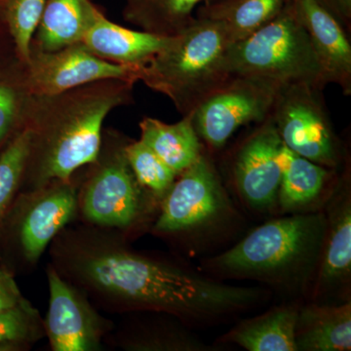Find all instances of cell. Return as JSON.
<instances>
[{"label": "cell", "instance_id": "obj_30", "mask_svg": "<svg viewBox=\"0 0 351 351\" xmlns=\"http://www.w3.org/2000/svg\"><path fill=\"white\" fill-rule=\"evenodd\" d=\"M23 299L12 274L8 270L0 269V313L15 306Z\"/></svg>", "mask_w": 351, "mask_h": 351}, {"label": "cell", "instance_id": "obj_3", "mask_svg": "<svg viewBox=\"0 0 351 351\" xmlns=\"http://www.w3.org/2000/svg\"><path fill=\"white\" fill-rule=\"evenodd\" d=\"M326 225L323 212H301L270 219L232 248L210 258L208 269L221 278L250 279L302 292L313 288Z\"/></svg>", "mask_w": 351, "mask_h": 351}, {"label": "cell", "instance_id": "obj_26", "mask_svg": "<svg viewBox=\"0 0 351 351\" xmlns=\"http://www.w3.org/2000/svg\"><path fill=\"white\" fill-rule=\"evenodd\" d=\"M31 147V133L21 129L0 151V223L22 189Z\"/></svg>", "mask_w": 351, "mask_h": 351}, {"label": "cell", "instance_id": "obj_20", "mask_svg": "<svg viewBox=\"0 0 351 351\" xmlns=\"http://www.w3.org/2000/svg\"><path fill=\"white\" fill-rule=\"evenodd\" d=\"M300 306L295 302L284 304L240 321L218 343L249 351H297L295 330Z\"/></svg>", "mask_w": 351, "mask_h": 351}, {"label": "cell", "instance_id": "obj_18", "mask_svg": "<svg viewBox=\"0 0 351 351\" xmlns=\"http://www.w3.org/2000/svg\"><path fill=\"white\" fill-rule=\"evenodd\" d=\"M103 12L92 0H46L31 47L52 52L80 43Z\"/></svg>", "mask_w": 351, "mask_h": 351}, {"label": "cell", "instance_id": "obj_11", "mask_svg": "<svg viewBox=\"0 0 351 351\" xmlns=\"http://www.w3.org/2000/svg\"><path fill=\"white\" fill-rule=\"evenodd\" d=\"M13 214V235L21 257L34 265L78 213V186L73 178L21 193Z\"/></svg>", "mask_w": 351, "mask_h": 351}, {"label": "cell", "instance_id": "obj_21", "mask_svg": "<svg viewBox=\"0 0 351 351\" xmlns=\"http://www.w3.org/2000/svg\"><path fill=\"white\" fill-rule=\"evenodd\" d=\"M128 322L117 335V343L129 351H216L188 329L189 325L168 314Z\"/></svg>", "mask_w": 351, "mask_h": 351}, {"label": "cell", "instance_id": "obj_19", "mask_svg": "<svg viewBox=\"0 0 351 351\" xmlns=\"http://www.w3.org/2000/svg\"><path fill=\"white\" fill-rule=\"evenodd\" d=\"M280 161L281 181L277 209L282 214L308 211V208L334 184L339 172L298 156L284 145Z\"/></svg>", "mask_w": 351, "mask_h": 351}, {"label": "cell", "instance_id": "obj_4", "mask_svg": "<svg viewBox=\"0 0 351 351\" xmlns=\"http://www.w3.org/2000/svg\"><path fill=\"white\" fill-rule=\"evenodd\" d=\"M230 45L221 24L195 16L140 69L138 82L170 99L182 117L193 114L232 75L226 61Z\"/></svg>", "mask_w": 351, "mask_h": 351}, {"label": "cell", "instance_id": "obj_15", "mask_svg": "<svg viewBox=\"0 0 351 351\" xmlns=\"http://www.w3.org/2000/svg\"><path fill=\"white\" fill-rule=\"evenodd\" d=\"M295 3L325 83L338 85L346 96H350V34L331 13L314 0H295Z\"/></svg>", "mask_w": 351, "mask_h": 351}, {"label": "cell", "instance_id": "obj_28", "mask_svg": "<svg viewBox=\"0 0 351 351\" xmlns=\"http://www.w3.org/2000/svg\"><path fill=\"white\" fill-rule=\"evenodd\" d=\"M125 154L138 184L160 203L178 175L140 138L128 141Z\"/></svg>", "mask_w": 351, "mask_h": 351}, {"label": "cell", "instance_id": "obj_32", "mask_svg": "<svg viewBox=\"0 0 351 351\" xmlns=\"http://www.w3.org/2000/svg\"><path fill=\"white\" fill-rule=\"evenodd\" d=\"M8 36V32H7L5 27H3V25H0V36ZM10 38V36H9ZM1 43V41H0ZM15 57V55H8V56H6V55L4 54H0V64H2L3 63H5V62L8 61V60H10L11 58Z\"/></svg>", "mask_w": 351, "mask_h": 351}, {"label": "cell", "instance_id": "obj_22", "mask_svg": "<svg viewBox=\"0 0 351 351\" xmlns=\"http://www.w3.org/2000/svg\"><path fill=\"white\" fill-rule=\"evenodd\" d=\"M140 140L180 175L197 162L206 149L193 126V114L169 124L145 117L141 120Z\"/></svg>", "mask_w": 351, "mask_h": 351}, {"label": "cell", "instance_id": "obj_8", "mask_svg": "<svg viewBox=\"0 0 351 351\" xmlns=\"http://www.w3.org/2000/svg\"><path fill=\"white\" fill-rule=\"evenodd\" d=\"M270 117L283 145L298 156L332 170L348 162L321 88L308 83L281 85Z\"/></svg>", "mask_w": 351, "mask_h": 351}, {"label": "cell", "instance_id": "obj_24", "mask_svg": "<svg viewBox=\"0 0 351 351\" xmlns=\"http://www.w3.org/2000/svg\"><path fill=\"white\" fill-rule=\"evenodd\" d=\"M122 16L140 31L175 36L195 20V11L207 0H122Z\"/></svg>", "mask_w": 351, "mask_h": 351}, {"label": "cell", "instance_id": "obj_1", "mask_svg": "<svg viewBox=\"0 0 351 351\" xmlns=\"http://www.w3.org/2000/svg\"><path fill=\"white\" fill-rule=\"evenodd\" d=\"M51 245L50 265L110 311L168 314L189 326L216 324L269 297L265 289L230 285L134 250L103 228H66Z\"/></svg>", "mask_w": 351, "mask_h": 351}, {"label": "cell", "instance_id": "obj_13", "mask_svg": "<svg viewBox=\"0 0 351 351\" xmlns=\"http://www.w3.org/2000/svg\"><path fill=\"white\" fill-rule=\"evenodd\" d=\"M49 306L44 322L54 351H97L112 331V322L101 316L88 295L48 265Z\"/></svg>", "mask_w": 351, "mask_h": 351}, {"label": "cell", "instance_id": "obj_10", "mask_svg": "<svg viewBox=\"0 0 351 351\" xmlns=\"http://www.w3.org/2000/svg\"><path fill=\"white\" fill-rule=\"evenodd\" d=\"M283 143L271 117L254 124L228 159V177L250 209L269 213L277 209Z\"/></svg>", "mask_w": 351, "mask_h": 351}, {"label": "cell", "instance_id": "obj_12", "mask_svg": "<svg viewBox=\"0 0 351 351\" xmlns=\"http://www.w3.org/2000/svg\"><path fill=\"white\" fill-rule=\"evenodd\" d=\"M24 64V80L29 95H55L99 80L138 82L140 69L108 63L95 56L82 43L45 52L31 47Z\"/></svg>", "mask_w": 351, "mask_h": 351}, {"label": "cell", "instance_id": "obj_16", "mask_svg": "<svg viewBox=\"0 0 351 351\" xmlns=\"http://www.w3.org/2000/svg\"><path fill=\"white\" fill-rule=\"evenodd\" d=\"M171 38L122 27L108 20L103 12L80 43L108 63L142 68L169 43Z\"/></svg>", "mask_w": 351, "mask_h": 351}, {"label": "cell", "instance_id": "obj_9", "mask_svg": "<svg viewBox=\"0 0 351 351\" xmlns=\"http://www.w3.org/2000/svg\"><path fill=\"white\" fill-rule=\"evenodd\" d=\"M281 85L261 76L230 75L193 113V126L208 154L223 149L241 127L267 119Z\"/></svg>", "mask_w": 351, "mask_h": 351}, {"label": "cell", "instance_id": "obj_17", "mask_svg": "<svg viewBox=\"0 0 351 351\" xmlns=\"http://www.w3.org/2000/svg\"><path fill=\"white\" fill-rule=\"evenodd\" d=\"M297 351H350L351 302H311L300 306L295 330Z\"/></svg>", "mask_w": 351, "mask_h": 351}, {"label": "cell", "instance_id": "obj_14", "mask_svg": "<svg viewBox=\"0 0 351 351\" xmlns=\"http://www.w3.org/2000/svg\"><path fill=\"white\" fill-rule=\"evenodd\" d=\"M326 205V233L319 267L311 293L313 301L341 295L350 287L351 189L348 162L339 170Z\"/></svg>", "mask_w": 351, "mask_h": 351}, {"label": "cell", "instance_id": "obj_6", "mask_svg": "<svg viewBox=\"0 0 351 351\" xmlns=\"http://www.w3.org/2000/svg\"><path fill=\"white\" fill-rule=\"evenodd\" d=\"M230 75H255L280 84L327 86L295 0L269 23L226 51Z\"/></svg>", "mask_w": 351, "mask_h": 351}, {"label": "cell", "instance_id": "obj_23", "mask_svg": "<svg viewBox=\"0 0 351 351\" xmlns=\"http://www.w3.org/2000/svg\"><path fill=\"white\" fill-rule=\"evenodd\" d=\"M291 1L293 0H221L201 4L195 16L221 24L232 44L274 20Z\"/></svg>", "mask_w": 351, "mask_h": 351}, {"label": "cell", "instance_id": "obj_5", "mask_svg": "<svg viewBox=\"0 0 351 351\" xmlns=\"http://www.w3.org/2000/svg\"><path fill=\"white\" fill-rule=\"evenodd\" d=\"M128 137L104 130L100 152L78 189V213L90 226L122 233L136 230L156 200L138 184L125 154ZM157 201V200H156Z\"/></svg>", "mask_w": 351, "mask_h": 351}, {"label": "cell", "instance_id": "obj_7", "mask_svg": "<svg viewBox=\"0 0 351 351\" xmlns=\"http://www.w3.org/2000/svg\"><path fill=\"white\" fill-rule=\"evenodd\" d=\"M152 232L161 237L201 239L221 232L237 218L211 154L178 175L159 203Z\"/></svg>", "mask_w": 351, "mask_h": 351}, {"label": "cell", "instance_id": "obj_33", "mask_svg": "<svg viewBox=\"0 0 351 351\" xmlns=\"http://www.w3.org/2000/svg\"><path fill=\"white\" fill-rule=\"evenodd\" d=\"M221 1V0H207L205 3H213V2Z\"/></svg>", "mask_w": 351, "mask_h": 351}, {"label": "cell", "instance_id": "obj_25", "mask_svg": "<svg viewBox=\"0 0 351 351\" xmlns=\"http://www.w3.org/2000/svg\"><path fill=\"white\" fill-rule=\"evenodd\" d=\"M29 96L23 62L15 56L0 64V151L23 128Z\"/></svg>", "mask_w": 351, "mask_h": 351}, {"label": "cell", "instance_id": "obj_29", "mask_svg": "<svg viewBox=\"0 0 351 351\" xmlns=\"http://www.w3.org/2000/svg\"><path fill=\"white\" fill-rule=\"evenodd\" d=\"M45 336L40 314L25 298L15 306L0 313V348L25 350Z\"/></svg>", "mask_w": 351, "mask_h": 351}, {"label": "cell", "instance_id": "obj_2", "mask_svg": "<svg viewBox=\"0 0 351 351\" xmlns=\"http://www.w3.org/2000/svg\"><path fill=\"white\" fill-rule=\"evenodd\" d=\"M134 85L110 78L59 94L31 95L23 125L31 133L24 191L71 179L76 171L93 163L105 119L115 108L133 103Z\"/></svg>", "mask_w": 351, "mask_h": 351}, {"label": "cell", "instance_id": "obj_27", "mask_svg": "<svg viewBox=\"0 0 351 351\" xmlns=\"http://www.w3.org/2000/svg\"><path fill=\"white\" fill-rule=\"evenodd\" d=\"M46 0H0V25L5 27L19 61L29 60L34 32Z\"/></svg>", "mask_w": 351, "mask_h": 351}, {"label": "cell", "instance_id": "obj_31", "mask_svg": "<svg viewBox=\"0 0 351 351\" xmlns=\"http://www.w3.org/2000/svg\"><path fill=\"white\" fill-rule=\"evenodd\" d=\"M326 9L351 34V0H314Z\"/></svg>", "mask_w": 351, "mask_h": 351}]
</instances>
